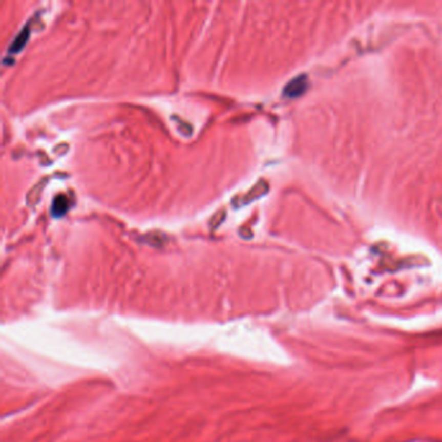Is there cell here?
Instances as JSON below:
<instances>
[{
    "label": "cell",
    "mask_w": 442,
    "mask_h": 442,
    "mask_svg": "<svg viewBox=\"0 0 442 442\" xmlns=\"http://www.w3.org/2000/svg\"><path fill=\"white\" fill-rule=\"evenodd\" d=\"M305 89H306L305 77H299L288 83V86L284 89V95L288 97L300 96L305 91Z\"/></svg>",
    "instance_id": "obj_1"
},
{
    "label": "cell",
    "mask_w": 442,
    "mask_h": 442,
    "mask_svg": "<svg viewBox=\"0 0 442 442\" xmlns=\"http://www.w3.org/2000/svg\"><path fill=\"white\" fill-rule=\"evenodd\" d=\"M68 209H69V201H68L67 197H65L64 195L56 196L52 202V210H51L52 216L55 217V218H60V217L67 214Z\"/></svg>",
    "instance_id": "obj_2"
},
{
    "label": "cell",
    "mask_w": 442,
    "mask_h": 442,
    "mask_svg": "<svg viewBox=\"0 0 442 442\" xmlns=\"http://www.w3.org/2000/svg\"><path fill=\"white\" fill-rule=\"evenodd\" d=\"M29 36H30V31H29L28 26H25V28H24V30L21 31V33H19L18 35L16 36L14 41H13V43H12L11 47H9V52H12V53L19 52V51H21L24 47H25V45H26V41H28Z\"/></svg>",
    "instance_id": "obj_3"
}]
</instances>
